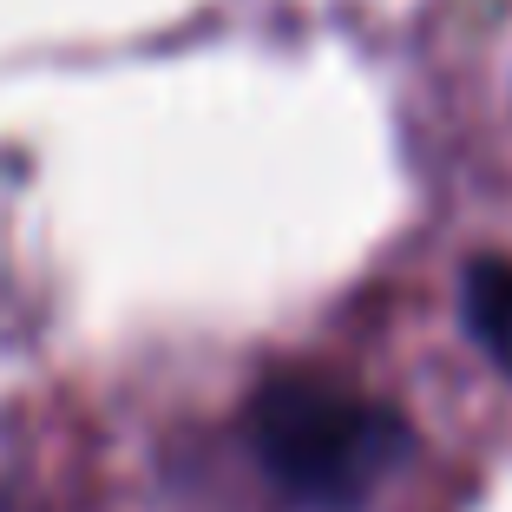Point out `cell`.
<instances>
[{"label": "cell", "instance_id": "obj_2", "mask_svg": "<svg viewBox=\"0 0 512 512\" xmlns=\"http://www.w3.org/2000/svg\"><path fill=\"white\" fill-rule=\"evenodd\" d=\"M460 322H467L486 362L512 375V263L506 256H473L460 270Z\"/></svg>", "mask_w": 512, "mask_h": 512}, {"label": "cell", "instance_id": "obj_1", "mask_svg": "<svg viewBox=\"0 0 512 512\" xmlns=\"http://www.w3.org/2000/svg\"><path fill=\"white\" fill-rule=\"evenodd\" d=\"M243 434L263 480L296 512H355L407 467L414 427L329 375H270Z\"/></svg>", "mask_w": 512, "mask_h": 512}]
</instances>
